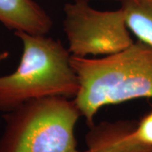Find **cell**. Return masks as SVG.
<instances>
[{
	"label": "cell",
	"instance_id": "6da1fadb",
	"mask_svg": "<svg viewBox=\"0 0 152 152\" xmlns=\"http://www.w3.org/2000/svg\"><path fill=\"white\" fill-rule=\"evenodd\" d=\"M80 88L74 100L91 128L105 106L152 98V47L140 41L101 58L71 55Z\"/></svg>",
	"mask_w": 152,
	"mask_h": 152
},
{
	"label": "cell",
	"instance_id": "30bf717a",
	"mask_svg": "<svg viewBox=\"0 0 152 152\" xmlns=\"http://www.w3.org/2000/svg\"><path fill=\"white\" fill-rule=\"evenodd\" d=\"M90 1H91V0H74V2H90ZM107 1H118V2H120V3H122L123 1H124V0H107Z\"/></svg>",
	"mask_w": 152,
	"mask_h": 152
},
{
	"label": "cell",
	"instance_id": "7a4b0ae2",
	"mask_svg": "<svg viewBox=\"0 0 152 152\" xmlns=\"http://www.w3.org/2000/svg\"><path fill=\"white\" fill-rule=\"evenodd\" d=\"M23 52L17 69L0 76V110L9 112L38 98L78 93V76L71 65V54L61 42L47 37L15 31Z\"/></svg>",
	"mask_w": 152,
	"mask_h": 152
},
{
	"label": "cell",
	"instance_id": "277c9868",
	"mask_svg": "<svg viewBox=\"0 0 152 152\" xmlns=\"http://www.w3.org/2000/svg\"><path fill=\"white\" fill-rule=\"evenodd\" d=\"M64 31L73 56H107L134 43L123 10L102 11L88 2H74L64 7Z\"/></svg>",
	"mask_w": 152,
	"mask_h": 152
},
{
	"label": "cell",
	"instance_id": "9c48e42d",
	"mask_svg": "<svg viewBox=\"0 0 152 152\" xmlns=\"http://www.w3.org/2000/svg\"><path fill=\"white\" fill-rule=\"evenodd\" d=\"M8 57H9V53H8V52H1V53H0V64H1L2 62H4Z\"/></svg>",
	"mask_w": 152,
	"mask_h": 152
},
{
	"label": "cell",
	"instance_id": "3957f363",
	"mask_svg": "<svg viewBox=\"0 0 152 152\" xmlns=\"http://www.w3.org/2000/svg\"><path fill=\"white\" fill-rule=\"evenodd\" d=\"M80 117L74 99L48 96L26 102L4 116L0 152H80L75 136Z\"/></svg>",
	"mask_w": 152,
	"mask_h": 152
},
{
	"label": "cell",
	"instance_id": "8992f818",
	"mask_svg": "<svg viewBox=\"0 0 152 152\" xmlns=\"http://www.w3.org/2000/svg\"><path fill=\"white\" fill-rule=\"evenodd\" d=\"M0 22L15 31L47 35L53 27L48 14L34 0H0Z\"/></svg>",
	"mask_w": 152,
	"mask_h": 152
},
{
	"label": "cell",
	"instance_id": "ba28073f",
	"mask_svg": "<svg viewBox=\"0 0 152 152\" xmlns=\"http://www.w3.org/2000/svg\"><path fill=\"white\" fill-rule=\"evenodd\" d=\"M133 134L139 141L152 145V111L136 124Z\"/></svg>",
	"mask_w": 152,
	"mask_h": 152
},
{
	"label": "cell",
	"instance_id": "52a82bcc",
	"mask_svg": "<svg viewBox=\"0 0 152 152\" xmlns=\"http://www.w3.org/2000/svg\"><path fill=\"white\" fill-rule=\"evenodd\" d=\"M120 8L129 31L152 47V0H124Z\"/></svg>",
	"mask_w": 152,
	"mask_h": 152
},
{
	"label": "cell",
	"instance_id": "5b68a950",
	"mask_svg": "<svg viewBox=\"0 0 152 152\" xmlns=\"http://www.w3.org/2000/svg\"><path fill=\"white\" fill-rule=\"evenodd\" d=\"M136 122H102L91 127L84 152H152V145L139 141L133 134Z\"/></svg>",
	"mask_w": 152,
	"mask_h": 152
}]
</instances>
